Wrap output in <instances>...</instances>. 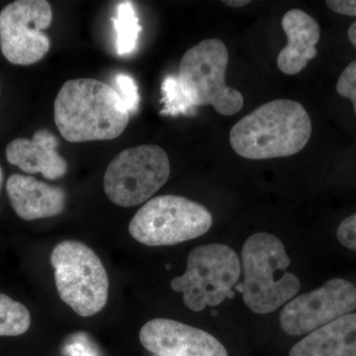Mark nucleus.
Instances as JSON below:
<instances>
[{
	"mask_svg": "<svg viewBox=\"0 0 356 356\" xmlns=\"http://www.w3.org/2000/svg\"><path fill=\"white\" fill-rule=\"evenodd\" d=\"M222 3L226 4L227 6L238 8V7L248 6L250 3V1H248V0H224Z\"/></svg>",
	"mask_w": 356,
	"mask_h": 356,
	"instance_id": "5701e85b",
	"label": "nucleus"
},
{
	"mask_svg": "<svg viewBox=\"0 0 356 356\" xmlns=\"http://www.w3.org/2000/svg\"><path fill=\"white\" fill-rule=\"evenodd\" d=\"M242 261L243 282L236 290L254 313H271L299 292V278L286 273L291 261L284 245L273 234L250 236L243 247Z\"/></svg>",
	"mask_w": 356,
	"mask_h": 356,
	"instance_id": "7ed1b4c3",
	"label": "nucleus"
},
{
	"mask_svg": "<svg viewBox=\"0 0 356 356\" xmlns=\"http://www.w3.org/2000/svg\"><path fill=\"white\" fill-rule=\"evenodd\" d=\"M31 325L29 310L19 302L0 293V337L25 334Z\"/></svg>",
	"mask_w": 356,
	"mask_h": 356,
	"instance_id": "f3484780",
	"label": "nucleus"
},
{
	"mask_svg": "<svg viewBox=\"0 0 356 356\" xmlns=\"http://www.w3.org/2000/svg\"><path fill=\"white\" fill-rule=\"evenodd\" d=\"M348 34L350 43L353 44V47L356 49V21L350 25Z\"/></svg>",
	"mask_w": 356,
	"mask_h": 356,
	"instance_id": "b1692460",
	"label": "nucleus"
},
{
	"mask_svg": "<svg viewBox=\"0 0 356 356\" xmlns=\"http://www.w3.org/2000/svg\"><path fill=\"white\" fill-rule=\"evenodd\" d=\"M53 10L46 0H17L0 11V48L11 64L31 65L50 50L43 30L50 27Z\"/></svg>",
	"mask_w": 356,
	"mask_h": 356,
	"instance_id": "1a4fd4ad",
	"label": "nucleus"
},
{
	"mask_svg": "<svg viewBox=\"0 0 356 356\" xmlns=\"http://www.w3.org/2000/svg\"><path fill=\"white\" fill-rule=\"evenodd\" d=\"M337 238L344 247L356 250V213L341 222L337 229Z\"/></svg>",
	"mask_w": 356,
	"mask_h": 356,
	"instance_id": "412c9836",
	"label": "nucleus"
},
{
	"mask_svg": "<svg viewBox=\"0 0 356 356\" xmlns=\"http://www.w3.org/2000/svg\"><path fill=\"white\" fill-rule=\"evenodd\" d=\"M112 20L117 35V53L120 56L132 53L140 32L139 19L132 2L124 1L119 3L116 16Z\"/></svg>",
	"mask_w": 356,
	"mask_h": 356,
	"instance_id": "dca6fc26",
	"label": "nucleus"
},
{
	"mask_svg": "<svg viewBox=\"0 0 356 356\" xmlns=\"http://www.w3.org/2000/svg\"><path fill=\"white\" fill-rule=\"evenodd\" d=\"M356 309V287L336 278L322 287L293 299L280 314V325L289 336L316 331Z\"/></svg>",
	"mask_w": 356,
	"mask_h": 356,
	"instance_id": "9d476101",
	"label": "nucleus"
},
{
	"mask_svg": "<svg viewBox=\"0 0 356 356\" xmlns=\"http://www.w3.org/2000/svg\"><path fill=\"white\" fill-rule=\"evenodd\" d=\"M116 86L122 100L125 103L129 113H134L139 108L140 95L137 84L133 77L128 74H118L116 76Z\"/></svg>",
	"mask_w": 356,
	"mask_h": 356,
	"instance_id": "6ab92c4d",
	"label": "nucleus"
},
{
	"mask_svg": "<svg viewBox=\"0 0 356 356\" xmlns=\"http://www.w3.org/2000/svg\"><path fill=\"white\" fill-rule=\"evenodd\" d=\"M54 119L70 143L118 138L130 120L125 103L113 88L93 79L67 81L54 103Z\"/></svg>",
	"mask_w": 356,
	"mask_h": 356,
	"instance_id": "f257e3e1",
	"label": "nucleus"
},
{
	"mask_svg": "<svg viewBox=\"0 0 356 356\" xmlns=\"http://www.w3.org/2000/svg\"><path fill=\"white\" fill-rule=\"evenodd\" d=\"M312 123L303 105L276 99L241 119L229 133V143L238 156L248 159L286 158L308 144Z\"/></svg>",
	"mask_w": 356,
	"mask_h": 356,
	"instance_id": "f03ea898",
	"label": "nucleus"
},
{
	"mask_svg": "<svg viewBox=\"0 0 356 356\" xmlns=\"http://www.w3.org/2000/svg\"><path fill=\"white\" fill-rule=\"evenodd\" d=\"M170 175V159L165 149L144 145L124 149L110 161L103 186L112 202L121 207H134L156 194Z\"/></svg>",
	"mask_w": 356,
	"mask_h": 356,
	"instance_id": "6e6552de",
	"label": "nucleus"
},
{
	"mask_svg": "<svg viewBox=\"0 0 356 356\" xmlns=\"http://www.w3.org/2000/svg\"><path fill=\"white\" fill-rule=\"evenodd\" d=\"M213 224L207 208L177 195L147 201L129 225L131 236L149 247L173 245L205 235Z\"/></svg>",
	"mask_w": 356,
	"mask_h": 356,
	"instance_id": "0eeeda50",
	"label": "nucleus"
},
{
	"mask_svg": "<svg viewBox=\"0 0 356 356\" xmlns=\"http://www.w3.org/2000/svg\"><path fill=\"white\" fill-rule=\"evenodd\" d=\"M2 184H3V170L0 166V192H1Z\"/></svg>",
	"mask_w": 356,
	"mask_h": 356,
	"instance_id": "393cba45",
	"label": "nucleus"
},
{
	"mask_svg": "<svg viewBox=\"0 0 356 356\" xmlns=\"http://www.w3.org/2000/svg\"><path fill=\"white\" fill-rule=\"evenodd\" d=\"M281 24L286 34L287 44L278 55L277 67L283 74L294 76L317 56L320 27L317 21L300 9L285 13Z\"/></svg>",
	"mask_w": 356,
	"mask_h": 356,
	"instance_id": "4468645a",
	"label": "nucleus"
},
{
	"mask_svg": "<svg viewBox=\"0 0 356 356\" xmlns=\"http://www.w3.org/2000/svg\"><path fill=\"white\" fill-rule=\"evenodd\" d=\"M337 91L339 95L350 99L356 115V60L351 62L337 79Z\"/></svg>",
	"mask_w": 356,
	"mask_h": 356,
	"instance_id": "aec40b11",
	"label": "nucleus"
},
{
	"mask_svg": "<svg viewBox=\"0 0 356 356\" xmlns=\"http://www.w3.org/2000/svg\"><path fill=\"white\" fill-rule=\"evenodd\" d=\"M140 341L156 356H229L216 337L168 318H154L143 325Z\"/></svg>",
	"mask_w": 356,
	"mask_h": 356,
	"instance_id": "9b49d317",
	"label": "nucleus"
},
{
	"mask_svg": "<svg viewBox=\"0 0 356 356\" xmlns=\"http://www.w3.org/2000/svg\"><path fill=\"white\" fill-rule=\"evenodd\" d=\"M325 4L334 13L356 17V0H327Z\"/></svg>",
	"mask_w": 356,
	"mask_h": 356,
	"instance_id": "4be33fe9",
	"label": "nucleus"
},
{
	"mask_svg": "<svg viewBox=\"0 0 356 356\" xmlns=\"http://www.w3.org/2000/svg\"><path fill=\"white\" fill-rule=\"evenodd\" d=\"M0 91H1V86H0Z\"/></svg>",
	"mask_w": 356,
	"mask_h": 356,
	"instance_id": "a878e982",
	"label": "nucleus"
},
{
	"mask_svg": "<svg viewBox=\"0 0 356 356\" xmlns=\"http://www.w3.org/2000/svg\"><path fill=\"white\" fill-rule=\"evenodd\" d=\"M229 51L219 39H206L184 54L180 62L177 83L192 106L211 105L224 116L243 109V96L226 83Z\"/></svg>",
	"mask_w": 356,
	"mask_h": 356,
	"instance_id": "20e7f679",
	"label": "nucleus"
},
{
	"mask_svg": "<svg viewBox=\"0 0 356 356\" xmlns=\"http://www.w3.org/2000/svg\"><path fill=\"white\" fill-rule=\"evenodd\" d=\"M289 356H356V314H348L310 332Z\"/></svg>",
	"mask_w": 356,
	"mask_h": 356,
	"instance_id": "2eb2a0df",
	"label": "nucleus"
},
{
	"mask_svg": "<svg viewBox=\"0 0 356 356\" xmlns=\"http://www.w3.org/2000/svg\"><path fill=\"white\" fill-rule=\"evenodd\" d=\"M161 90L163 95V102L165 103V109L161 111V113L173 115V116L177 114H189L191 110L194 108L180 90L177 77H165L161 86Z\"/></svg>",
	"mask_w": 356,
	"mask_h": 356,
	"instance_id": "a211bd4d",
	"label": "nucleus"
},
{
	"mask_svg": "<svg viewBox=\"0 0 356 356\" xmlns=\"http://www.w3.org/2000/svg\"><path fill=\"white\" fill-rule=\"evenodd\" d=\"M60 298L81 317H91L106 306L109 278L102 261L88 245L64 241L51 252Z\"/></svg>",
	"mask_w": 356,
	"mask_h": 356,
	"instance_id": "39448f33",
	"label": "nucleus"
},
{
	"mask_svg": "<svg viewBox=\"0 0 356 356\" xmlns=\"http://www.w3.org/2000/svg\"><path fill=\"white\" fill-rule=\"evenodd\" d=\"M241 264L233 248L222 243H209L193 248L187 257V269L170 283L182 293L187 308L201 312L206 306H218L233 299L232 288L240 280Z\"/></svg>",
	"mask_w": 356,
	"mask_h": 356,
	"instance_id": "423d86ee",
	"label": "nucleus"
},
{
	"mask_svg": "<svg viewBox=\"0 0 356 356\" xmlns=\"http://www.w3.org/2000/svg\"><path fill=\"white\" fill-rule=\"evenodd\" d=\"M6 191L13 210L25 221L55 217L64 212L67 200L64 189L35 177L17 173L10 175Z\"/></svg>",
	"mask_w": 356,
	"mask_h": 356,
	"instance_id": "ddd939ff",
	"label": "nucleus"
},
{
	"mask_svg": "<svg viewBox=\"0 0 356 356\" xmlns=\"http://www.w3.org/2000/svg\"><path fill=\"white\" fill-rule=\"evenodd\" d=\"M58 138L51 131L41 129L34 133L32 139L11 140L6 147V159L22 172L41 173L48 179H58L67 172V161L58 153Z\"/></svg>",
	"mask_w": 356,
	"mask_h": 356,
	"instance_id": "f8f14e48",
	"label": "nucleus"
}]
</instances>
